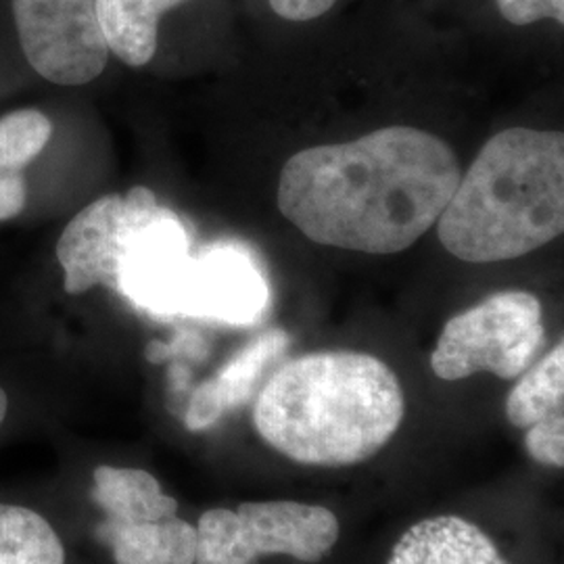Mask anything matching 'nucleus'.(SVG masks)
<instances>
[{
  "label": "nucleus",
  "instance_id": "2",
  "mask_svg": "<svg viewBox=\"0 0 564 564\" xmlns=\"http://www.w3.org/2000/svg\"><path fill=\"white\" fill-rule=\"evenodd\" d=\"M395 372L360 351H316L282 364L253 408L265 444L305 466H354L377 456L402 426Z\"/></svg>",
  "mask_w": 564,
  "mask_h": 564
},
{
  "label": "nucleus",
  "instance_id": "13",
  "mask_svg": "<svg viewBox=\"0 0 564 564\" xmlns=\"http://www.w3.org/2000/svg\"><path fill=\"white\" fill-rule=\"evenodd\" d=\"M97 533L116 564H195L197 558V529L178 514L144 523L107 519Z\"/></svg>",
  "mask_w": 564,
  "mask_h": 564
},
{
  "label": "nucleus",
  "instance_id": "9",
  "mask_svg": "<svg viewBox=\"0 0 564 564\" xmlns=\"http://www.w3.org/2000/svg\"><path fill=\"white\" fill-rule=\"evenodd\" d=\"M155 205L151 188L134 186L126 195H105L78 212L57 241L65 291L82 295L99 284L113 291L121 241L130 226Z\"/></svg>",
  "mask_w": 564,
  "mask_h": 564
},
{
  "label": "nucleus",
  "instance_id": "11",
  "mask_svg": "<svg viewBox=\"0 0 564 564\" xmlns=\"http://www.w3.org/2000/svg\"><path fill=\"white\" fill-rule=\"evenodd\" d=\"M387 564H508L498 545L477 524L456 514L412 524Z\"/></svg>",
  "mask_w": 564,
  "mask_h": 564
},
{
  "label": "nucleus",
  "instance_id": "7",
  "mask_svg": "<svg viewBox=\"0 0 564 564\" xmlns=\"http://www.w3.org/2000/svg\"><path fill=\"white\" fill-rule=\"evenodd\" d=\"M191 260L188 226L158 203L126 232L116 260L113 291L153 316H178Z\"/></svg>",
  "mask_w": 564,
  "mask_h": 564
},
{
  "label": "nucleus",
  "instance_id": "5",
  "mask_svg": "<svg viewBox=\"0 0 564 564\" xmlns=\"http://www.w3.org/2000/svg\"><path fill=\"white\" fill-rule=\"evenodd\" d=\"M544 310L527 291H502L449 318L431 356L444 381H463L477 372L519 379L544 347Z\"/></svg>",
  "mask_w": 564,
  "mask_h": 564
},
{
  "label": "nucleus",
  "instance_id": "15",
  "mask_svg": "<svg viewBox=\"0 0 564 564\" xmlns=\"http://www.w3.org/2000/svg\"><path fill=\"white\" fill-rule=\"evenodd\" d=\"M93 500L111 521L144 523L178 514V502L141 468L101 464L93 473Z\"/></svg>",
  "mask_w": 564,
  "mask_h": 564
},
{
  "label": "nucleus",
  "instance_id": "10",
  "mask_svg": "<svg viewBox=\"0 0 564 564\" xmlns=\"http://www.w3.org/2000/svg\"><path fill=\"white\" fill-rule=\"evenodd\" d=\"M291 345V337L282 328H270L247 343L241 351L224 366L223 370L199 384L188 402L186 426L193 433H202L214 426L235 408H241L256 395L263 375L272 364L281 360Z\"/></svg>",
  "mask_w": 564,
  "mask_h": 564
},
{
  "label": "nucleus",
  "instance_id": "4",
  "mask_svg": "<svg viewBox=\"0 0 564 564\" xmlns=\"http://www.w3.org/2000/svg\"><path fill=\"white\" fill-rule=\"evenodd\" d=\"M195 564H256L284 554L300 563H321L339 542V521L323 506L293 500L245 502L237 510L203 512Z\"/></svg>",
  "mask_w": 564,
  "mask_h": 564
},
{
  "label": "nucleus",
  "instance_id": "18",
  "mask_svg": "<svg viewBox=\"0 0 564 564\" xmlns=\"http://www.w3.org/2000/svg\"><path fill=\"white\" fill-rule=\"evenodd\" d=\"M524 447L535 463L563 468L564 466V412H552L542 421L531 424L524 435Z\"/></svg>",
  "mask_w": 564,
  "mask_h": 564
},
{
  "label": "nucleus",
  "instance_id": "17",
  "mask_svg": "<svg viewBox=\"0 0 564 564\" xmlns=\"http://www.w3.org/2000/svg\"><path fill=\"white\" fill-rule=\"evenodd\" d=\"M0 564H65V550L39 512L0 505Z\"/></svg>",
  "mask_w": 564,
  "mask_h": 564
},
{
  "label": "nucleus",
  "instance_id": "8",
  "mask_svg": "<svg viewBox=\"0 0 564 564\" xmlns=\"http://www.w3.org/2000/svg\"><path fill=\"white\" fill-rule=\"evenodd\" d=\"M270 302V282L256 251L241 241H216L193 256L178 316L253 326Z\"/></svg>",
  "mask_w": 564,
  "mask_h": 564
},
{
  "label": "nucleus",
  "instance_id": "3",
  "mask_svg": "<svg viewBox=\"0 0 564 564\" xmlns=\"http://www.w3.org/2000/svg\"><path fill=\"white\" fill-rule=\"evenodd\" d=\"M445 249L463 262L517 260L564 230V137L508 128L485 142L437 220Z\"/></svg>",
  "mask_w": 564,
  "mask_h": 564
},
{
  "label": "nucleus",
  "instance_id": "14",
  "mask_svg": "<svg viewBox=\"0 0 564 564\" xmlns=\"http://www.w3.org/2000/svg\"><path fill=\"white\" fill-rule=\"evenodd\" d=\"M53 137V121L36 109L0 118V223L18 218L28 202L25 167Z\"/></svg>",
  "mask_w": 564,
  "mask_h": 564
},
{
  "label": "nucleus",
  "instance_id": "19",
  "mask_svg": "<svg viewBox=\"0 0 564 564\" xmlns=\"http://www.w3.org/2000/svg\"><path fill=\"white\" fill-rule=\"evenodd\" d=\"M498 11L512 25H531L538 21L564 23V0H496Z\"/></svg>",
  "mask_w": 564,
  "mask_h": 564
},
{
  "label": "nucleus",
  "instance_id": "12",
  "mask_svg": "<svg viewBox=\"0 0 564 564\" xmlns=\"http://www.w3.org/2000/svg\"><path fill=\"white\" fill-rule=\"evenodd\" d=\"M193 0H95L97 21L109 55L128 67L155 59L165 15Z\"/></svg>",
  "mask_w": 564,
  "mask_h": 564
},
{
  "label": "nucleus",
  "instance_id": "1",
  "mask_svg": "<svg viewBox=\"0 0 564 564\" xmlns=\"http://www.w3.org/2000/svg\"><path fill=\"white\" fill-rule=\"evenodd\" d=\"M460 176V162L444 139L412 126H387L289 158L276 203L314 242L391 256L437 224Z\"/></svg>",
  "mask_w": 564,
  "mask_h": 564
},
{
  "label": "nucleus",
  "instance_id": "20",
  "mask_svg": "<svg viewBox=\"0 0 564 564\" xmlns=\"http://www.w3.org/2000/svg\"><path fill=\"white\" fill-rule=\"evenodd\" d=\"M270 9L282 18L293 23L318 20L326 15L337 0H268Z\"/></svg>",
  "mask_w": 564,
  "mask_h": 564
},
{
  "label": "nucleus",
  "instance_id": "6",
  "mask_svg": "<svg viewBox=\"0 0 564 564\" xmlns=\"http://www.w3.org/2000/svg\"><path fill=\"white\" fill-rule=\"evenodd\" d=\"M9 18L23 59L59 86L97 80L109 63L95 0H9Z\"/></svg>",
  "mask_w": 564,
  "mask_h": 564
},
{
  "label": "nucleus",
  "instance_id": "16",
  "mask_svg": "<svg viewBox=\"0 0 564 564\" xmlns=\"http://www.w3.org/2000/svg\"><path fill=\"white\" fill-rule=\"evenodd\" d=\"M564 405V345L558 343L535 366H529L506 400V419L529 429Z\"/></svg>",
  "mask_w": 564,
  "mask_h": 564
},
{
  "label": "nucleus",
  "instance_id": "21",
  "mask_svg": "<svg viewBox=\"0 0 564 564\" xmlns=\"http://www.w3.org/2000/svg\"><path fill=\"white\" fill-rule=\"evenodd\" d=\"M7 408H9V400H7V393H4V389L0 387V424H2L4 416H7Z\"/></svg>",
  "mask_w": 564,
  "mask_h": 564
}]
</instances>
